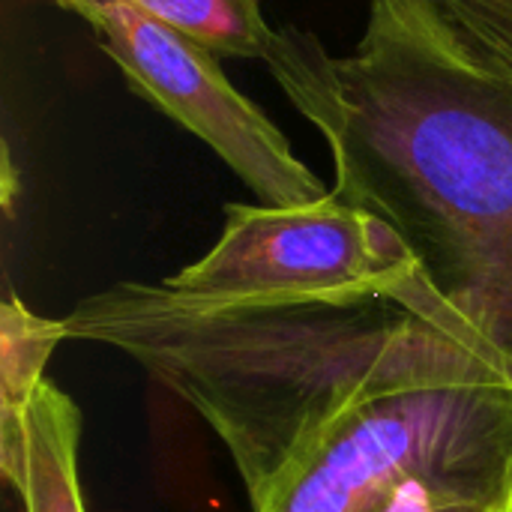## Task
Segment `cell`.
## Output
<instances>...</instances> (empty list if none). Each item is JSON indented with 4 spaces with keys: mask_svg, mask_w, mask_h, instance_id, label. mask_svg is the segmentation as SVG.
<instances>
[{
    "mask_svg": "<svg viewBox=\"0 0 512 512\" xmlns=\"http://www.w3.org/2000/svg\"><path fill=\"white\" fill-rule=\"evenodd\" d=\"M264 63L324 135L333 192L384 219L429 291L512 363V72L441 0H369L351 54L279 27Z\"/></svg>",
    "mask_w": 512,
    "mask_h": 512,
    "instance_id": "cell-1",
    "label": "cell"
},
{
    "mask_svg": "<svg viewBox=\"0 0 512 512\" xmlns=\"http://www.w3.org/2000/svg\"><path fill=\"white\" fill-rule=\"evenodd\" d=\"M66 339L135 360L228 450L249 507L345 411L402 384L512 366L420 279L396 297L318 306H207L162 282L81 300Z\"/></svg>",
    "mask_w": 512,
    "mask_h": 512,
    "instance_id": "cell-2",
    "label": "cell"
},
{
    "mask_svg": "<svg viewBox=\"0 0 512 512\" xmlns=\"http://www.w3.org/2000/svg\"><path fill=\"white\" fill-rule=\"evenodd\" d=\"M512 459V366L441 375L345 411L252 512H372L426 471Z\"/></svg>",
    "mask_w": 512,
    "mask_h": 512,
    "instance_id": "cell-3",
    "label": "cell"
},
{
    "mask_svg": "<svg viewBox=\"0 0 512 512\" xmlns=\"http://www.w3.org/2000/svg\"><path fill=\"white\" fill-rule=\"evenodd\" d=\"M417 279L402 237L333 189L309 204H228L216 246L162 279L207 306H318L396 297Z\"/></svg>",
    "mask_w": 512,
    "mask_h": 512,
    "instance_id": "cell-4",
    "label": "cell"
},
{
    "mask_svg": "<svg viewBox=\"0 0 512 512\" xmlns=\"http://www.w3.org/2000/svg\"><path fill=\"white\" fill-rule=\"evenodd\" d=\"M69 12L87 21L126 84L204 141L258 204L291 207L330 192L294 156L282 129L225 78L219 54L123 3H78Z\"/></svg>",
    "mask_w": 512,
    "mask_h": 512,
    "instance_id": "cell-5",
    "label": "cell"
},
{
    "mask_svg": "<svg viewBox=\"0 0 512 512\" xmlns=\"http://www.w3.org/2000/svg\"><path fill=\"white\" fill-rule=\"evenodd\" d=\"M78 405L42 381L24 411L18 435L0 441V474L24 512H84L78 483Z\"/></svg>",
    "mask_w": 512,
    "mask_h": 512,
    "instance_id": "cell-6",
    "label": "cell"
},
{
    "mask_svg": "<svg viewBox=\"0 0 512 512\" xmlns=\"http://www.w3.org/2000/svg\"><path fill=\"white\" fill-rule=\"evenodd\" d=\"M66 12L78 3H123L183 36L201 42L219 57L264 60L276 30L264 18L261 0H54Z\"/></svg>",
    "mask_w": 512,
    "mask_h": 512,
    "instance_id": "cell-7",
    "label": "cell"
},
{
    "mask_svg": "<svg viewBox=\"0 0 512 512\" xmlns=\"http://www.w3.org/2000/svg\"><path fill=\"white\" fill-rule=\"evenodd\" d=\"M66 339L63 321L30 312L18 297L0 309V441L18 435L24 411L45 381L54 348Z\"/></svg>",
    "mask_w": 512,
    "mask_h": 512,
    "instance_id": "cell-8",
    "label": "cell"
},
{
    "mask_svg": "<svg viewBox=\"0 0 512 512\" xmlns=\"http://www.w3.org/2000/svg\"><path fill=\"white\" fill-rule=\"evenodd\" d=\"M372 512H512V459L417 474Z\"/></svg>",
    "mask_w": 512,
    "mask_h": 512,
    "instance_id": "cell-9",
    "label": "cell"
},
{
    "mask_svg": "<svg viewBox=\"0 0 512 512\" xmlns=\"http://www.w3.org/2000/svg\"><path fill=\"white\" fill-rule=\"evenodd\" d=\"M456 24L512 72V0H441Z\"/></svg>",
    "mask_w": 512,
    "mask_h": 512,
    "instance_id": "cell-10",
    "label": "cell"
}]
</instances>
